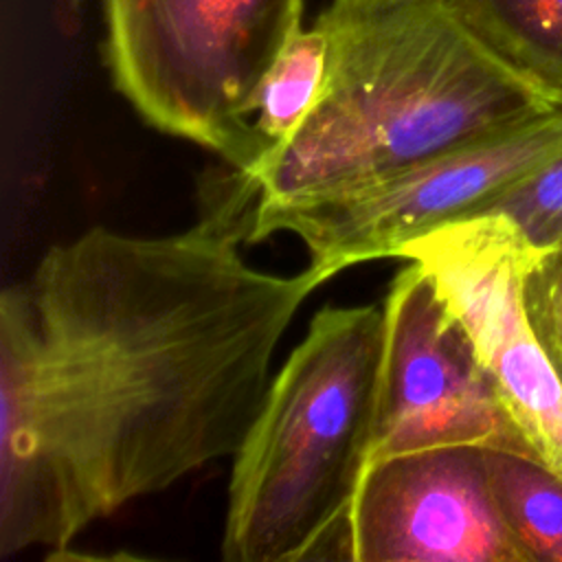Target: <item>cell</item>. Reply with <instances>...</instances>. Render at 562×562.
<instances>
[{
	"mask_svg": "<svg viewBox=\"0 0 562 562\" xmlns=\"http://www.w3.org/2000/svg\"><path fill=\"white\" fill-rule=\"evenodd\" d=\"M211 173L184 231L92 226L0 292V558L68 553L94 522L239 450L272 360L331 277L246 261L259 204Z\"/></svg>",
	"mask_w": 562,
	"mask_h": 562,
	"instance_id": "obj_1",
	"label": "cell"
},
{
	"mask_svg": "<svg viewBox=\"0 0 562 562\" xmlns=\"http://www.w3.org/2000/svg\"><path fill=\"white\" fill-rule=\"evenodd\" d=\"M331 61L294 138L248 173L259 204L323 198L386 178L553 110L446 0L325 9Z\"/></svg>",
	"mask_w": 562,
	"mask_h": 562,
	"instance_id": "obj_2",
	"label": "cell"
},
{
	"mask_svg": "<svg viewBox=\"0 0 562 562\" xmlns=\"http://www.w3.org/2000/svg\"><path fill=\"white\" fill-rule=\"evenodd\" d=\"M384 312L325 305L233 454L222 558L331 560L378 430Z\"/></svg>",
	"mask_w": 562,
	"mask_h": 562,
	"instance_id": "obj_3",
	"label": "cell"
},
{
	"mask_svg": "<svg viewBox=\"0 0 562 562\" xmlns=\"http://www.w3.org/2000/svg\"><path fill=\"white\" fill-rule=\"evenodd\" d=\"M114 90L154 130L252 173L257 90L303 29V0H101Z\"/></svg>",
	"mask_w": 562,
	"mask_h": 562,
	"instance_id": "obj_4",
	"label": "cell"
},
{
	"mask_svg": "<svg viewBox=\"0 0 562 562\" xmlns=\"http://www.w3.org/2000/svg\"><path fill=\"white\" fill-rule=\"evenodd\" d=\"M562 156V112L461 145L362 187L288 204H257L250 244L290 233L310 266L338 272L397 257L415 237L459 217Z\"/></svg>",
	"mask_w": 562,
	"mask_h": 562,
	"instance_id": "obj_5",
	"label": "cell"
},
{
	"mask_svg": "<svg viewBox=\"0 0 562 562\" xmlns=\"http://www.w3.org/2000/svg\"><path fill=\"white\" fill-rule=\"evenodd\" d=\"M540 248L501 213L446 222L397 259L417 261L470 336L494 389L538 461L562 476V378L540 347L522 301Z\"/></svg>",
	"mask_w": 562,
	"mask_h": 562,
	"instance_id": "obj_6",
	"label": "cell"
},
{
	"mask_svg": "<svg viewBox=\"0 0 562 562\" xmlns=\"http://www.w3.org/2000/svg\"><path fill=\"white\" fill-rule=\"evenodd\" d=\"M382 312L384 353L371 463L448 446L538 459L505 411L470 336L417 261L393 277Z\"/></svg>",
	"mask_w": 562,
	"mask_h": 562,
	"instance_id": "obj_7",
	"label": "cell"
},
{
	"mask_svg": "<svg viewBox=\"0 0 562 562\" xmlns=\"http://www.w3.org/2000/svg\"><path fill=\"white\" fill-rule=\"evenodd\" d=\"M349 562H533L492 490L483 448L371 463L331 551Z\"/></svg>",
	"mask_w": 562,
	"mask_h": 562,
	"instance_id": "obj_8",
	"label": "cell"
},
{
	"mask_svg": "<svg viewBox=\"0 0 562 562\" xmlns=\"http://www.w3.org/2000/svg\"><path fill=\"white\" fill-rule=\"evenodd\" d=\"M533 92L562 112V0H446Z\"/></svg>",
	"mask_w": 562,
	"mask_h": 562,
	"instance_id": "obj_9",
	"label": "cell"
},
{
	"mask_svg": "<svg viewBox=\"0 0 562 562\" xmlns=\"http://www.w3.org/2000/svg\"><path fill=\"white\" fill-rule=\"evenodd\" d=\"M329 61L331 33L321 20L301 29L285 44L263 77L252 105V132L261 154L257 169L281 151L307 121L323 94Z\"/></svg>",
	"mask_w": 562,
	"mask_h": 562,
	"instance_id": "obj_10",
	"label": "cell"
},
{
	"mask_svg": "<svg viewBox=\"0 0 562 562\" xmlns=\"http://www.w3.org/2000/svg\"><path fill=\"white\" fill-rule=\"evenodd\" d=\"M483 459L496 501L533 562H562V476L516 452L483 450Z\"/></svg>",
	"mask_w": 562,
	"mask_h": 562,
	"instance_id": "obj_11",
	"label": "cell"
},
{
	"mask_svg": "<svg viewBox=\"0 0 562 562\" xmlns=\"http://www.w3.org/2000/svg\"><path fill=\"white\" fill-rule=\"evenodd\" d=\"M481 213L509 217L536 248L562 246V156L540 171L505 187L470 215Z\"/></svg>",
	"mask_w": 562,
	"mask_h": 562,
	"instance_id": "obj_12",
	"label": "cell"
},
{
	"mask_svg": "<svg viewBox=\"0 0 562 562\" xmlns=\"http://www.w3.org/2000/svg\"><path fill=\"white\" fill-rule=\"evenodd\" d=\"M529 325L562 378V246L540 248L522 285Z\"/></svg>",
	"mask_w": 562,
	"mask_h": 562,
	"instance_id": "obj_13",
	"label": "cell"
},
{
	"mask_svg": "<svg viewBox=\"0 0 562 562\" xmlns=\"http://www.w3.org/2000/svg\"><path fill=\"white\" fill-rule=\"evenodd\" d=\"M393 2H413V0H331L329 9H334V11H360V9H371V7L393 4Z\"/></svg>",
	"mask_w": 562,
	"mask_h": 562,
	"instance_id": "obj_14",
	"label": "cell"
},
{
	"mask_svg": "<svg viewBox=\"0 0 562 562\" xmlns=\"http://www.w3.org/2000/svg\"><path fill=\"white\" fill-rule=\"evenodd\" d=\"M81 2L83 0H66V4L70 7V11H79V7H81Z\"/></svg>",
	"mask_w": 562,
	"mask_h": 562,
	"instance_id": "obj_15",
	"label": "cell"
}]
</instances>
